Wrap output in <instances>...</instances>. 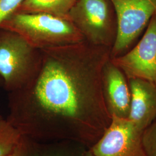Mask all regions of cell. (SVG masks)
<instances>
[{
  "label": "cell",
  "instance_id": "cell-1",
  "mask_svg": "<svg viewBox=\"0 0 156 156\" xmlns=\"http://www.w3.org/2000/svg\"><path fill=\"white\" fill-rule=\"evenodd\" d=\"M41 50L33 78L8 93L6 119L37 143L70 140L89 149L111 123L102 89L111 48L83 41Z\"/></svg>",
  "mask_w": 156,
  "mask_h": 156
},
{
  "label": "cell",
  "instance_id": "cell-2",
  "mask_svg": "<svg viewBox=\"0 0 156 156\" xmlns=\"http://www.w3.org/2000/svg\"><path fill=\"white\" fill-rule=\"evenodd\" d=\"M0 28L17 34L39 50L84 41L71 21L46 13L15 12L0 23Z\"/></svg>",
  "mask_w": 156,
  "mask_h": 156
},
{
  "label": "cell",
  "instance_id": "cell-3",
  "mask_svg": "<svg viewBox=\"0 0 156 156\" xmlns=\"http://www.w3.org/2000/svg\"><path fill=\"white\" fill-rule=\"evenodd\" d=\"M41 50L17 34L0 28V77L8 93L19 89L33 78L41 60Z\"/></svg>",
  "mask_w": 156,
  "mask_h": 156
},
{
  "label": "cell",
  "instance_id": "cell-4",
  "mask_svg": "<svg viewBox=\"0 0 156 156\" xmlns=\"http://www.w3.org/2000/svg\"><path fill=\"white\" fill-rule=\"evenodd\" d=\"M69 19L91 44L111 48L117 35V20L110 0H78Z\"/></svg>",
  "mask_w": 156,
  "mask_h": 156
},
{
  "label": "cell",
  "instance_id": "cell-5",
  "mask_svg": "<svg viewBox=\"0 0 156 156\" xmlns=\"http://www.w3.org/2000/svg\"><path fill=\"white\" fill-rule=\"evenodd\" d=\"M117 20V35L111 58L131 49L156 12V0H110Z\"/></svg>",
  "mask_w": 156,
  "mask_h": 156
},
{
  "label": "cell",
  "instance_id": "cell-6",
  "mask_svg": "<svg viewBox=\"0 0 156 156\" xmlns=\"http://www.w3.org/2000/svg\"><path fill=\"white\" fill-rule=\"evenodd\" d=\"M142 133L129 119L112 116L108 128L89 149L95 156H147Z\"/></svg>",
  "mask_w": 156,
  "mask_h": 156
},
{
  "label": "cell",
  "instance_id": "cell-7",
  "mask_svg": "<svg viewBox=\"0 0 156 156\" xmlns=\"http://www.w3.org/2000/svg\"><path fill=\"white\" fill-rule=\"evenodd\" d=\"M111 60L128 79L136 78L156 83V13L138 43L126 53Z\"/></svg>",
  "mask_w": 156,
  "mask_h": 156
},
{
  "label": "cell",
  "instance_id": "cell-8",
  "mask_svg": "<svg viewBox=\"0 0 156 156\" xmlns=\"http://www.w3.org/2000/svg\"><path fill=\"white\" fill-rule=\"evenodd\" d=\"M102 89L107 109L112 116L128 119L131 102L128 78L111 58L102 69Z\"/></svg>",
  "mask_w": 156,
  "mask_h": 156
},
{
  "label": "cell",
  "instance_id": "cell-9",
  "mask_svg": "<svg viewBox=\"0 0 156 156\" xmlns=\"http://www.w3.org/2000/svg\"><path fill=\"white\" fill-rule=\"evenodd\" d=\"M131 102L128 119L141 131L156 118V83L129 79Z\"/></svg>",
  "mask_w": 156,
  "mask_h": 156
},
{
  "label": "cell",
  "instance_id": "cell-10",
  "mask_svg": "<svg viewBox=\"0 0 156 156\" xmlns=\"http://www.w3.org/2000/svg\"><path fill=\"white\" fill-rule=\"evenodd\" d=\"M78 0H24L15 12L46 13L69 20V13Z\"/></svg>",
  "mask_w": 156,
  "mask_h": 156
},
{
  "label": "cell",
  "instance_id": "cell-11",
  "mask_svg": "<svg viewBox=\"0 0 156 156\" xmlns=\"http://www.w3.org/2000/svg\"><path fill=\"white\" fill-rule=\"evenodd\" d=\"M39 156H84L88 150L83 145L70 140L39 144Z\"/></svg>",
  "mask_w": 156,
  "mask_h": 156
},
{
  "label": "cell",
  "instance_id": "cell-12",
  "mask_svg": "<svg viewBox=\"0 0 156 156\" xmlns=\"http://www.w3.org/2000/svg\"><path fill=\"white\" fill-rule=\"evenodd\" d=\"M22 135L6 119H0V156H6L14 151Z\"/></svg>",
  "mask_w": 156,
  "mask_h": 156
},
{
  "label": "cell",
  "instance_id": "cell-13",
  "mask_svg": "<svg viewBox=\"0 0 156 156\" xmlns=\"http://www.w3.org/2000/svg\"><path fill=\"white\" fill-rule=\"evenodd\" d=\"M6 156H39V144L22 135L16 149Z\"/></svg>",
  "mask_w": 156,
  "mask_h": 156
},
{
  "label": "cell",
  "instance_id": "cell-14",
  "mask_svg": "<svg viewBox=\"0 0 156 156\" xmlns=\"http://www.w3.org/2000/svg\"><path fill=\"white\" fill-rule=\"evenodd\" d=\"M142 139L147 156H156V118L144 130Z\"/></svg>",
  "mask_w": 156,
  "mask_h": 156
},
{
  "label": "cell",
  "instance_id": "cell-15",
  "mask_svg": "<svg viewBox=\"0 0 156 156\" xmlns=\"http://www.w3.org/2000/svg\"><path fill=\"white\" fill-rule=\"evenodd\" d=\"M24 0H0V23L16 11Z\"/></svg>",
  "mask_w": 156,
  "mask_h": 156
},
{
  "label": "cell",
  "instance_id": "cell-16",
  "mask_svg": "<svg viewBox=\"0 0 156 156\" xmlns=\"http://www.w3.org/2000/svg\"><path fill=\"white\" fill-rule=\"evenodd\" d=\"M84 156H95L93 154V153L90 151V149H88L87 151H86V152L85 153Z\"/></svg>",
  "mask_w": 156,
  "mask_h": 156
},
{
  "label": "cell",
  "instance_id": "cell-17",
  "mask_svg": "<svg viewBox=\"0 0 156 156\" xmlns=\"http://www.w3.org/2000/svg\"><path fill=\"white\" fill-rule=\"evenodd\" d=\"M0 85L2 86V79L1 78V77H0Z\"/></svg>",
  "mask_w": 156,
  "mask_h": 156
},
{
  "label": "cell",
  "instance_id": "cell-18",
  "mask_svg": "<svg viewBox=\"0 0 156 156\" xmlns=\"http://www.w3.org/2000/svg\"><path fill=\"white\" fill-rule=\"evenodd\" d=\"M2 118H3V117H2V116H1V115H0V119H2Z\"/></svg>",
  "mask_w": 156,
  "mask_h": 156
},
{
  "label": "cell",
  "instance_id": "cell-19",
  "mask_svg": "<svg viewBox=\"0 0 156 156\" xmlns=\"http://www.w3.org/2000/svg\"></svg>",
  "mask_w": 156,
  "mask_h": 156
}]
</instances>
